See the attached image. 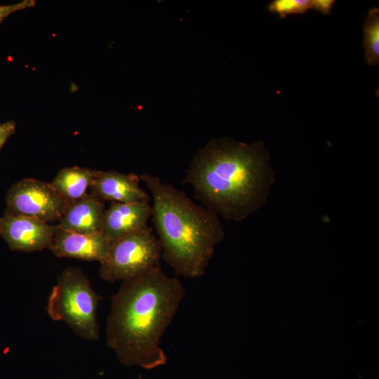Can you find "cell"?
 I'll return each instance as SVG.
<instances>
[{"instance_id":"12","label":"cell","mask_w":379,"mask_h":379,"mask_svg":"<svg viewBox=\"0 0 379 379\" xmlns=\"http://www.w3.org/2000/svg\"><path fill=\"white\" fill-rule=\"evenodd\" d=\"M98 171L77 166L62 168L50 182L56 192L67 201L86 197Z\"/></svg>"},{"instance_id":"8","label":"cell","mask_w":379,"mask_h":379,"mask_svg":"<svg viewBox=\"0 0 379 379\" xmlns=\"http://www.w3.org/2000/svg\"><path fill=\"white\" fill-rule=\"evenodd\" d=\"M58 227V226H57ZM111 240L103 233L85 234L57 228L48 249L57 257L102 262Z\"/></svg>"},{"instance_id":"17","label":"cell","mask_w":379,"mask_h":379,"mask_svg":"<svg viewBox=\"0 0 379 379\" xmlns=\"http://www.w3.org/2000/svg\"><path fill=\"white\" fill-rule=\"evenodd\" d=\"M335 3L334 0H310V8L329 15Z\"/></svg>"},{"instance_id":"5","label":"cell","mask_w":379,"mask_h":379,"mask_svg":"<svg viewBox=\"0 0 379 379\" xmlns=\"http://www.w3.org/2000/svg\"><path fill=\"white\" fill-rule=\"evenodd\" d=\"M161 251L157 237L148 226L111 241L100 276L114 283L135 277L160 266Z\"/></svg>"},{"instance_id":"7","label":"cell","mask_w":379,"mask_h":379,"mask_svg":"<svg viewBox=\"0 0 379 379\" xmlns=\"http://www.w3.org/2000/svg\"><path fill=\"white\" fill-rule=\"evenodd\" d=\"M57 225L26 216L4 214L0 218V235L12 251L30 253L48 248Z\"/></svg>"},{"instance_id":"3","label":"cell","mask_w":379,"mask_h":379,"mask_svg":"<svg viewBox=\"0 0 379 379\" xmlns=\"http://www.w3.org/2000/svg\"><path fill=\"white\" fill-rule=\"evenodd\" d=\"M150 191L152 220L161 257L177 276H203L217 245L224 238L219 216L195 204L187 194L158 176H140Z\"/></svg>"},{"instance_id":"2","label":"cell","mask_w":379,"mask_h":379,"mask_svg":"<svg viewBox=\"0 0 379 379\" xmlns=\"http://www.w3.org/2000/svg\"><path fill=\"white\" fill-rule=\"evenodd\" d=\"M268 175V154L262 142L213 138L194 155L182 183L192 187L204 207L225 220L239 221L265 200Z\"/></svg>"},{"instance_id":"13","label":"cell","mask_w":379,"mask_h":379,"mask_svg":"<svg viewBox=\"0 0 379 379\" xmlns=\"http://www.w3.org/2000/svg\"><path fill=\"white\" fill-rule=\"evenodd\" d=\"M363 46L366 63L371 66L379 64V9H369L363 27Z\"/></svg>"},{"instance_id":"15","label":"cell","mask_w":379,"mask_h":379,"mask_svg":"<svg viewBox=\"0 0 379 379\" xmlns=\"http://www.w3.org/2000/svg\"><path fill=\"white\" fill-rule=\"evenodd\" d=\"M36 5L34 0H23L19 3L11 5H0V25L11 14L26 8H32Z\"/></svg>"},{"instance_id":"10","label":"cell","mask_w":379,"mask_h":379,"mask_svg":"<svg viewBox=\"0 0 379 379\" xmlns=\"http://www.w3.org/2000/svg\"><path fill=\"white\" fill-rule=\"evenodd\" d=\"M140 180L134 173L98 171L90 188L91 194L103 201L128 204L149 200L147 193L140 185Z\"/></svg>"},{"instance_id":"6","label":"cell","mask_w":379,"mask_h":379,"mask_svg":"<svg viewBox=\"0 0 379 379\" xmlns=\"http://www.w3.org/2000/svg\"><path fill=\"white\" fill-rule=\"evenodd\" d=\"M6 214L26 216L52 223L60 221L69 202L49 183L24 178L14 183L6 197Z\"/></svg>"},{"instance_id":"1","label":"cell","mask_w":379,"mask_h":379,"mask_svg":"<svg viewBox=\"0 0 379 379\" xmlns=\"http://www.w3.org/2000/svg\"><path fill=\"white\" fill-rule=\"evenodd\" d=\"M185 294L161 265L123 281L112 298L107 344L126 366L153 369L167 361L160 343Z\"/></svg>"},{"instance_id":"11","label":"cell","mask_w":379,"mask_h":379,"mask_svg":"<svg viewBox=\"0 0 379 379\" xmlns=\"http://www.w3.org/2000/svg\"><path fill=\"white\" fill-rule=\"evenodd\" d=\"M105 210L103 201L88 194L84 198L70 202L57 226L60 229L74 232H100Z\"/></svg>"},{"instance_id":"16","label":"cell","mask_w":379,"mask_h":379,"mask_svg":"<svg viewBox=\"0 0 379 379\" xmlns=\"http://www.w3.org/2000/svg\"><path fill=\"white\" fill-rule=\"evenodd\" d=\"M16 124L11 120L0 124V150L7 140L15 133Z\"/></svg>"},{"instance_id":"9","label":"cell","mask_w":379,"mask_h":379,"mask_svg":"<svg viewBox=\"0 0 379 379\" xmlns=\"http://www.w3.org/2000/svg\"><path fill=\"white\" fill-rule=\"evenodd\" d=\"M152 216L149 200L135 203L111 202L105 210L101 223V232L111 241L147 226Z\"/></svg>"},{"instance_id":"4","label":"cell","mask_w":379,"mask_h":379,"mask_svg":"<svg viewBox=\"0 0 379 379\" xmlns=\"http://www.w3.org/2000/svg\"><path fill=\"white\" fill-rule=\"evenodd\" d=\"M101 299L84 272L69 267L51 290L47 311L53 320L65 322L79 337L95 341L100 338L96 311Z\"/></svg>"},{"instance_id":"14","label":"cell","mask_w":379,"mask_h":379,"mask_svg":"<svg viewBox=\"0 0 379 379\" xmlns=\"http://www.w3.org/2000/svg\"><path fill=\"white\" fill-rule=\"evenodd\" d=\"M269 11L281 18L288 15L303 14L310 9V0H274L267 7Z\"/></svg>"}]
</instances>
